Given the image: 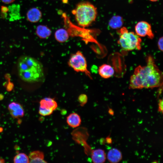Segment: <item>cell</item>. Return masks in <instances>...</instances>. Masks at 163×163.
I'll use <instances>...</instances> for the list:
<instances>
[{"label": "cell", "mask_w": 163, "mask_h": 163, "mask_svg": "<svg viewBox=\"0 0 163 163\" xmlns=\"http://www.w3.org/2000/svg\"><path fill=\"white\" fill-rule=\"evenodd\" d=\"M163 84V73L155 64L153 58L149 56L147 64L139 66L135 69L129 80V88L132 89L153 88Z\"/></svg>", "instance_id": "obj_1"}, {"label": "cell", "mask_w": 163, "mask_h": 163, "mask_svg": "<svg viewBox=\"0 0 163 163\" xmlns=\"http://www.w3.org/2000/svg\"><path fill=\"white\" fill-rule=\"evenodd\" d=\"M18 74L24 81L29 83L42 82L44 76L43 65L37 59L26 56H22L18 59Z\"/></svg>", "instance_id": "obj_2"}, {"label": "cell", "mask_w": 163, "mask_h": 163, "mask_svg": "<svg viewBox=\"0 0 163 163\" xmlns=\"http://www.w3.org/2000/svg\"><path fill=\"white\" fill-rule=\"evenodd\" d=\"M72 12L78 24L83 27L91 25L95 21L97 15V8L87 1L79 2Z\"/></svg>", "instance_id": "obj_3"}, {"label": "cell", "mask_w": 163, "mask_h": 163, "mask_svg": "<svg viewBox=\"0 0 163 163\" xmlns=\"http://www.w3.org/2000/svg\"><path fill=\"white\" fill-rule=\"evenodd\" d=\"M118 33L119 38L118 43L122 49L126 51L141 49V38L133 32H129L125 27H121Z\"/></svg>", "instance_id": "obj_4"}, {"label": "cell", "mask_w": 163, "mask_h": 163, "mask_svg": "<svg viewBox=\"0 0 163 163\" xmlns=\"http://www.w3.org/2000/svg\"><path fill=\"white\" fill-rule=\"evenodd\" d=\"M68 64L75 71L84 72L91 78V74L87 69L86 59L80 51H78L75 53L71 55Z\"/></svg>", "instance_id": "obj_5"}, {"label": "cell", "mask_w": 163, "mask_h": 163, "mask_svg": "<svg viewBox=\"0 0 163 163\" xmlns=\"http://www.w3.org/2000/svg\"><path fill=\"white\" fill-rule=\"evenodd\" d=\"M135 29L136 33L139 37L147 36L150 39L154 37L151 25L146 21H142L138 22L136 25Z\"/></svg>", "instance_id": "obj_6"}, {"label": "cell", "mask_w": 163, "mask_h": 163, "mask_svg": "<svg viewBox=\"0 0 163 163\" xmlns=\"http://www.w3.org/2000/svg\"><path fill=\"white\" fill-rule=\"evenodd\" d=\"M8 110L11 116L14 118H19L23 117L24 112L22 106L20 104L12 102L8 105Z\"/></svg>", "instance_id": "obj_7"}, {"label": "cell", "mask_w": 163, "mask_h": 163, "mask_svg": "<svg viewBox=\"0 0 163 163\" xmlns=\"http://www.w3.org/2000/svg\"><path fill=\"white\" fill-rule=\"evenodd\" d=\"M26 15L28 21L31 23H35L40 20L42 17V13L38 8H33L27 11Z\"/></svg>", "instance_id": "obj_8"}, {"label": "cell", "mask_w": 163, "mask_h": 163, "mask_svg": "<svg viewBox=\"0 0 163 163\" xmlns=\"http://www.w3.org/2000/svg\"><path fill=\"white\" fill-rule=\"evenodd\" d=\"M91 157L92 161L94 163H102L106 159V155L104 150L97 149L92 151Z\"/></svg>", "instance_id": "obj_9"}, {"label": "cell", "mask_w": 163, "mask_h": 163, "mask_svg": "<svg viewBox=\"0 0 163 163\" xmlns=\"http://www.w3.org/2000/svg\"><path fill=\"white\" fill-rule=\"evenodd\" d=\"M98 72L100 76L104 78H108L111 77L114 73L113 68L110 65L105 64L100 66Z\"/></svg>", "instance_id": "obj_10"}, {"label": "cell", "mask_w": 163, "mask_h": 163, "mask_svg": "<svg viewBox=\"0 0 163 163\" xmlns=\"http://www.w3.org/2000/svg\"><path fill=\"white\" fill-rule=\"evenodd\" d=\"M40 107L54 111L58 106L56 102L53 98L45 97L41 100L40 102Z\"/></svg>", "instance_id": "obj_11"}, {"label": "cell", "mask_w": 163, "mask_h": 163, "mask_svg": "<svg viewBox=\"0 0 163 163\" xmlns=\"http://www.w3.org/2000/svg\"><path fill=\"white\" fill-rule=\"evenodd\" d=\"M121 152L119 149L113 148L110 149L108 152L107 158L110 163H116L119 162L122 159Z\"/></svg>", "instance_id": "obj_12"}, {"label": "cell", "mask_w": 163, "mask_h": 163, "mask_svg": "<svg viewBox=\"0 0 163 163\" xmlns=\"http://www.w3.org/2000/svg\"><path fill=\"white\" fill-rule=\"evenodd\" d=\"M66 122L69 126L75 128L78 127L81 125V119L80 116L78 114L72 113L67 117Z\"/></svg>", "instance_id": "obj_13"}, {"label": "cell", "mask_w": 163, "mask_h": 163, "mask_svg": "<svg viewBox=\"0 0 163 163\" xmlns=\"http://www.w3.org/2000/svg\"><path fill=\"white\" fill-rule=\"evenodd\" d=\"M29 163H47L44 160V155L42 151L37 150L31 152L29 155Z\"/></svg>", "instance_id": "obj_14"}, {"label": "cell", "mask_w": 163, "mask_h": 163, "mask_svg": "<svg viewBox=\"0 0 163 163\" xmlns=\"http://www.w3.org/2000/svg\"><path fill=\"white\" fill-rule=\"evenodd\" d=\"M51 30L47 26L40 25L36 29V33L40 38L46 39L49 37L51 34Z\"/></svg>", "instance_id": "obj_15"}, {"label": "cell", "mask_w": 163, "mask_h": 163, "mask_svg": "<svg viewBox=\"0 0 163 163\" xmlns=\"http://www.w3.org/2000/svg\"><path fill=\"white\" fill-rule=\"evenodd\" d=\"M69 34L67 31L63 28H60L55 32L54 37L56 40L59 43H64L69 38Z\"/></svg>", "instance_id": "obj_16"}, {"label": "cell", "mask_w": 163, "mask_h": 163, "mask_svg": "<svg viewBox=\"0 0 163 163\" xmlns=\"http://www.w3.org/2000/svg\"><path fill=\"white\" fill-rule=\"evenodd\" d=\"M123 23V19L120 16H113L110 20L109 25L112 29H117L120 28Z\"/></svg>", "instance_id": "obj_17"}, {"label": "cell", "mask_w": 163, "mask_h": 163, "mask_svg": "<svg viewBox=\"0 0 163 163\" xmlns=\"http://www.w3.org/2000/svg\"><path fill=\"white\" fill-rule=\"evenodd\" d=\"M13 161L15 163H29V159L28 156L25 154L21 153L14 157Z\"/></svg>", "instance_id": "obj_18"}, {"label": "cell", "mask_w": 163, "mask_h": 163, "mask_svg": "<svg viewBox=\"0 0 163 163\" xmlns=\"http://www.w3.org/2000/svg\"><path fill=\"white\" fill-rule=\"evenodd\" d=\"M78 100L80 105L83 106L87 102L88 97L85 94H81L78 96Z\"/></svg>", "instance_id": "obj_19"}, {"label": "cell", "mask_w": 163, "mask_h": 163, "mask_svg": "<svg viewBox=\"0 0 163 163\" xmlns=\"http://www.w3.org/2000/svg\"><path fill=\"white\" fill-rule=\"evenodd\" d=\"M53 111L39 107V113L42 116H48L51 114L53 113Z\"/></svg>", "instance_id": "obj_20"}, {"label": "cell", "mask_w": 163, "mask_h": 163, "mask_svg": "<svg viewBox=\"0 0 163 163\" xmlns=\"http://www.w3.org/2000/svg\"><path fill=\"white\" fill-rule=\"evenodd\" d=\"M163 37H161L159 39L158 42V45L159 49L161 51H163Z\"/></svg>", "instance_id": "obj_21"}, {"label": "cell", "mask_w": 163, "mask_h": 163, "mask_svg": "<svg viewBox=\"0 0 163 163\" xmlns=\"http://www.w3.org/2000/svg\"><path fill=\"white\" fill-rule=\"evenodd\" d=\"M158 111L163 113V100L160 99L158 101Z\"/></svg>", "instance_id": "obj_22"}, {"label": "cell", "mask_w": 163, "mask_h": 163, "mask_svg": "<svg viewBox=\"0 0 163 163\" xmlns=\"http://www.w3.org/2000/svg\"><path fill=\"white\" fill-rule=\"evenodd\" d=\"M9 10L8 8L5 6H2L1 8V12L3 13H6Z\"/></svg>", "instance_id": "obj_23"}, {"label": "cell", "mask_w": 163, "mask_h": 163, "mask_svg": "<svg viewBox=\"0 0 163 163\" xmlns=\"http://www.w3.org/2000/svg\"><path fill=\"white\" fill-rule=\"evenodd\" d=\"M4 3L9 4L13 2L15 0H1Z\"/></svg>", "instance_id": "obj_24"}, {"label": "cell", "mask_w": 163, "mask_h": 163, "mask_svg": "<svg viewBox=\"0 0 163 163\" xmlns=\"http://www.w3.org/2000/svg\"><path fill=\"white\" fill-rule=\"evenodd\" d=\"M106 141L107 143L109 144L111 143L112 142V140L111 139L110 137H107L106 139Z\"/></svg>", "instance_id": "obj_25"}, {"label": "cell", "mask_w": 163, "mask_h": 163, "mask_svg": "<svg viewBox=\"0 0 163 163\" xmlns=\"http://www.w3.org/2000/svg\"><path fill=\"white\" fill-rule=\"evenodd\" d=\"M108 112L109 114L110 115H113L114 114V112L111 109H109Z\"/></svg>", "instance_id": "obj_26"}, {"label": "cell", "mask_w": 163, "mask_h": 163, "mask_svg": "<svg viewBox=\"0 0 163 163\" xmlns=\"http://www.w3.org/2000/svg\"><path fill=\"white\" fill-rule=\"evenodd\" d=\"M5 162V160L0 157V163H3Z\"/></svg>", "instance_id": "obj_27"}, {"label": "cell", "mask_w": 163, "mask_h": 163, "mask_svg": "<svg viewBox=\"0 0 163 163\" xmlns=\"http://www.w3.org/2000/svg\"><path fill=\"white\" fill-rule=\"evenodd\" d=\"M149 0L152 2H155L159 0Z\"/></svg>", "instance_id": "obj_28"}, {"label": "cell", "mask_w": 163, "mask_h": 163, "mask_svg": "<svg viewBox=\"0 0 163 163\" xmlns=\"http://www.w3.org/2000/svg\"><path fill=\"white\" fill-rule=\"evenodd\" d=\"M3 130V128L2 127H0V132H2Z\"/></svg>", "instance_id": "obj_29"}]
</instances>
